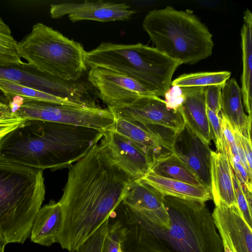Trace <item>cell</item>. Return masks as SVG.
Returning <instances> with one entry per match:
<instances>
[{
	"label": "cell",
	"mask_w": 252,
	"mask_h": 252,
	"mask_svg": "<svg viewBox=\"0 0 252 252\" xmlns=\"http://www.w3.org/2000/svg\"><path fill=\"white\" fill-rule=\"evenodd\" d=\"M68 168L59 201L63 224L58 243L70 251L82 245L110 218L134 180L98 143Z\"/></svg>",
	"instance_id": "cell-1"
},
{
	"label": "cell",
	"mask_w": 252,
	"mask_h": 252,
	"mask_svg": "<svg viewBox=\"0 0 252 252\" xmlns=\"http://www.w3.org/2000/svg\"><path fill=\"white\" fill-rule=\"evenodd\" d=\"M170 227L163 229L122 202L113 216L121 227L122 252H223L205 202L164 196Z\"/></svg>",
	"instance_id": "cell-2"
},
{
	"label": "cell",
	"mask_w": 252,
	"mask_h": 252,
	"mask_svg": "<svg viewBox=\"0 0 252 252\" xmlns=\"http://www.w3.org/2000/svg\"><path fill=\"white\" fill-rule=\"evenodd\" d=\"M103 133L85 126L26 120L0 141V159L42 171L69 168Z\"/></svg>",
	"instance_id": "cell-3"
},
{
	"label": "cell",
	"mask_w": 252,
	"mask_h": 252,
	"mask_svg": "<svg viewBox=\"0 0 252 252\" xmlns=\"http://www.w3.org/2000/svg\"><path fill=\"white\" fill-rule=\"evenodd\" d=\"M43 171L0 159V241L23 244L44 200Z\"/></svg>",
	"instance_id": "cell-4"
},
{
	"label": "cell",
	"mask_w": 252,
	"mask_h": 252,
	"mask_svg": "<svg viewBox=\"0 0 252 252\" xmlns=\"http://www.w3.org/2000/svg\"><path fill=\"white\" fill-rule=\"evenodd\" d=\"M142 26L155 48L182 64L196 63L212 54V34L189 11L170 6L154 9L146 15Z\"/></svg>",
	"instance_id": "cell-5"
},
{
	"label": "cell",
	"mask_w": 252,
	"mask_h": 252,
	"mask_svg": "<svg viewBox=\"0 0 252 252\" xmlns=\"http://www.w3.org/2000/svg\"><path fill=\"white\" fill-rule=\"evenodd\" d=\"M87 67L104 68L119 72L139 82L155 93L164 96L171 87L172 78L182 63L152 47L135 44L103 42L86 52Z\"/></svg>",
	"instance_id": "cell-6"
},
{
	"label": "cell",
	"mask_w": 252,
	"mask_h": 252,
	"mask_svg": "<svg viewBox=\"0 0 252 252\" xmlns=\"http://www.w3.org/2000/svg\"><path fill=\"white\" fill-rule=\"evenodd\" d=\"M19 54L41 72L66 81H77L87 69L82 44L41 23L17 43Z\"/></svg>",
	"instance_id": "cell-7"
},
{
	"label": "cell",
	"mask_w": 252,
	"mask_h": 252,
	"mask_svg": "<svg viewBox=\"0 0 252 252\" xmlns=\"http://www.w3.org/2000/svg\"><path fill=\"white\" fill-rule=\"evenodd\" d=\"M0 79L68 99L81 107L95 105L96 92L88 82L66 81L43 73L28 63L0 66Z\"/></svg>",
	"instance_id": "cell-8"
},
{
	"label": "cell",
	"mask_w": 252,
	"mask_h": 252,
	"mask_svg": "<svg viewBox=\"0 0 252 252\" xmlns=\"http://www.w3.org/2000/svg\"><path fill=\"white\" fill-rule=\"evenodd\" d=\"M15 114L26 120L82 126L103 131L112 129L116 120L108 108L80 107L33 100H25Z\"/></svg>",
	"instance_id": "cell-9"
},
{
	"label": "cell",
	"mask_w": 252,
	"mask_h": 252,
	"mask_svg": "<svg viewBox=\"0 0 252 252\" xmlns=\"http://www.w3.org/2000/svg\"><path fill=\"white\" fill-rule=\"evenodd\" d=\"M88 82L108 108L129 105L143 96L156 95L147 87L125 74L101 68H90Z\"/></svg>",
	"instance_id": "cell-10"
},
{
	"label": "cell",
	"mask_w": 252,
	"mask_h": 252,
	"mask_svg": "<svg viewBox=\"0 0 252 252\" xmlns=\"http://www.w3.org/2000/svg\"><path fill=\"white\" fill-rule=\"evenodd\" d=\"M109 109L115 119L122 118L144 125L158 126L175 133L180 130L185 125L180 110L175 112L168 109L164 100L156 95L141 96L128 105Z\"/></svg>",
	"instance_id": "cell-11"
},
{
	"label": "cell",
	"mask_w": 252,
	"mask_h": 252,
	"mask_svg": "<svg viewBox=\"0 0 252 252\" xmlns=\"http://www.w3.org/2000/svg\"><path fill=\"white\" fill-rule=\"evenodd\" d=\"M212 150L185 124L175 133L172 152L201 185L211 191L210 166Z\"/></svg>",
	"instance_id": "cell-12"
},
{
	"label": "cell",
	"mask_w": 252,
	"mask_h": 252,
	"mask_svg": "<svg viewBox=\"0 0 252 252\" xmlns=\"http://www.w3.org/2000/svg\"><path fill=\"white\" fill-rule=\"evenodd\" d=\"M100 144L114 162L134 180L150 171L154 161L141 148L113 129L105 130Z\"/></svg>",
	"instance_id": "cell-13"
},
{
	"label": "cell",
	"mask_w": 252,
	"mask_h": 252,
	"mask_svg": "<svg viewBox=\"0 0 252 252\" xmlns=\"http://www.w3.org/2000/svg\"><path fill=\"white\" fill-rule=\"evenodd\" d=\"M113 129L143 149L154 162L172 153L175 132L163 127L116 118Z\"/></svg>",
	"instance_id": "cell-14"
},
{
	"label": "cell",
	"mask_w": 252,
	"mask_h": 252,
	"mask_svg": "<svg viewBox=\"0 0 252 252\" xmlns=\"http://www.w3.org/2000/svg\"><path fill=\"white\" fill-rule=\"evenodd\" d=\"M125 3H115L102 0L83 2H63L50 5L51 18L59 19L68 15L72 22L81 20L99 22L129 20L134 10Z\"/></svg>",
	"instance_id": "cell-15"
},
{
	"label": "cell",
	"mask_w": 252,
	"mask_h": 252,
	"mask_svg": "<svg viewBox=\"0 0 252 252\" xmlns=\"http://www.w3.org/2000/svg\"><path fill=\"white\" fill-rule=\"evenodd\" d=\"M222 243L234 252H252V230L237 205L219 202L212 214Z\"/></svg>",
	"instance_id": "cell-16"
},
{
	"label": "cell",
	"mask_w": 252,
	"mask_h": 252,
	"mask_svg": "<svg viewBox=\"0 0 252 252\" xmlns=\"http://www.w3.org/2000/svg\"><path fill=\"white\" fill-rule=\"evenodd\" d=\"M163 197L153 187L137 180L129 185L122 202L136 209L161 228L168 229L170 221Z\"/></svg>",
	"instance_id": "cell-17"
},
{
	"label": "cell",
	"mask_w": 252,
	"mask_h": 252,
	"mask_svg": "<svg viewBox=\"0 0 252 252\" xmlns=\"http://www.w3.org/2000/svg\"><path fill=\"white\" fill-rule=\"evenodd\" d=\"M185 99L179 109L184 123L209 145L212 139L206 113L205 87L182 88Z\"/></svg>",
	"instance_id": "cell-18"
},
{
	"label": "cell",
	"mask_w": 252,
	"mask_h": 252,
	"mask_svg": "<svg viewBox=\"0 0 252 252\" xmlns=\"http://www.w3.org/2000/svg\"><path fill=\"white\" fill-rule=\"evenodd\" d=\"M63 224L61 206L59 201L51 200L36 214L31 229V241L47 247L58 243Z\"/></svg>",
	"instance_id": "cell-19"
},
{
	"label": "cell",
	"mask_w": 252,
	"mask_h": 252,
	"mask_svg": "<svg viewBox=\"0 0 252 252\" xmlns=\"http://www.w3.org/2000/svg\"><path fill=\"white\" fill-rule=\"evenodd\" d=\"M241 88L234 78L228 79L222 86L220 114L233 129L251 139L252 119L244 112Z\"/></svg>",
	"instance_id": "cell-20"
},
{
	"label": "cell",
	"mask_w": 252,
	"mask_h": 252,
	"mask_svg": "<svg viewBox=\"0 0 252 252\" xmlns=\"http://www.w3.org/2000/svg\"><path fill=\"white\" fill-rule=\"evenodd\" d=\"M211 192L215 204L219 202L236 205L232 170L228 158L212 151L210 166Z\"/></svg>",
	"instance_id": "cell-21"
},
{
	"label": "cell",
	"mask_w": 252,
	"mask_h": 252,
	"mask_svg": "<svg viewBox=\"0 0 252 252\" xmlns=\"http://www.w3.org/2000/svg\"><path fill=\"white\" fill-rule=\"evenodd\" d=\"M164 196L205 202L212 199L210 190L180 181L166 178L149 171L140 179Z\"/></svg>",
	"instance_id": "cell-22"
},
{
	"label": "cell",
	"mask_w": 252,
	"mask_h": 252,
	"mask_svg": "<svg viewBox=\"0 0 252 252\" xmlns=\"http://www.w3.org/2000/svg\"><path fill=\"white\" fill-rule=\"evenodd\" d=\"M241 37L243 63L241 92L245 110L252 119V14L248 8L244 12Z\"/></svg>",
	"instance_id": "cell-23"
},
{
	"label": "cell",
	"mask_w": 252,
	"mask_h": 252,
	"mask_svg": "<svg viewBox=\"0 0 252 252\" xmlns=\"http://www.w3.org/2000/svg\"><path fill=\"white\" fill-rule=\"evenodd\" d=\"M155 174L198 187H203L172 153L156 160L151 170Z\"/></svg>",
	"instance_id": "cell-24"
},
{
	"label": "cell",
	"mask_w": 252,
	"mask_h": 252,
	"mask_svg": "<svg viewBox=\"0 0 252 252\" xmlns=\"http://www.w3.org/2000/svg\"><path fill=\"white\" fill-rule=\"evenodd\" d=\"M0 91L3 93L6 97L18 95L23 97L25 100L47 101L80 106L68 99L61 98L33 88L0 79Z\"/></svg>",
	"instance_id": "cell-25"
},
{
	"label": "cell",
	"mask_w": 252,
	"mask_h": 252,
	"mask_svg": "<svg viewBox=\"0 0 252 252\" xmlns=\"http://www.w3.org/2000/svg\"><path fill=\"white\" fill-rule=\"evenodd\" d=\"M230 76L231 72L227 71L185 73L172 81L171 86L189 88L223 86L229 79Z\"/></svg>",
	"instance_id": "cell-26"
},
{
	"label": "cell",
	"mask_w": 252,
	"mask_h": 252,
	"mask_svg": "<svg viewBox=\"0 0 252 252\" xmlns=\"http://www.w3.org/2000/svg\"><path fill=\"white\" fill-rule=\"evenodd\" d=\"M17 43L9 26L0 17V66L24 63L19 54Z\"/></svg>",
	"instance_id": "cell-27"
},
{
	"label": "cell",
	"mask_w": 252,
	"mask_h": 252,
	"mask_svg": "<svg viewBox=\"0 0 252 252\" xmlns=\"http://www.w3.org/2000/svg\"><path fill=\"white\" fill-rule=\"evenodd\" d=\"M206 113L210 127L211 137L214 141L217 152L223 154L227 158L226 145L221 128L220 116L207 107Z\"/></svg>",
	"instance_id": "cell-28"
},
{
	"label": "cell",
	"mask_w": 252,
	"mask_h": 252,
	"mask_svg": "<svg viewBox=\"0 0 252 252\" xmlns=\"http://www.w3.org/2000/svg\"><path fill=\"white\" fill-rule=\"evenodd\" d=\"M109 219L77 249L68 252H102L103 242L108 233Z\"/></svg>",
	"instance_id": "cell-29"
},
{
	"label": "cell",
	"mask_w": 252,
	"mask_h": 252,
	"mask_svg": "<svg viewBox=\"0 0 252 252\" xmlns=\"http://www.w3.org/2000/svg\"><path fill=\"white\" fill-rule=\"evenodd\" d=\"M232 178L236 205L246 222L252 227V204L248 201L241 183L233 170Z\"/></svg>",
	"instance_id": "cell-30"
},
{
	"label": "cell",
	"mask_w": 252,
	"mask_h": 252,
	"mask_svg": "<svg viewBox=\"0 0 252 252\" xmlns=\"http://www.w3.org/2000/svg\"><path fill=\"white\" fill-rule=\"evenodd\" d=\"M121 227L117 220L111 223L109 222L108 233L104 239L102 252H119L121 250Z\"/></svg>",
	"instance_id": "cell-31"
},
{
	"label": "cell",
	"mask_w": 252,
	"mask_h": 252,
	"mask_svg": "<svg viewBox=\"0 0 252 252\" xmlns=\"http://www.w3.org/2000/svg\"><path fill=\"white\" fill-rule=\"evenodd\" d=\"M221 85L205 87V98L206 107L216 114L220 111Z\"/></svg>",
	"instance_id": "cell-32"
},
{
	"label": "cell",
	"mask_w": 252,
	"mask_h": 252,
	"mask_svg": "<svg viewBox=\"0 0 252 252\" xmlns=\"http://www.w3.org/2000/svg\"><path fill=\"white\" fill-rule=\"evenodd\" d=\"M163 97L166 107L175 112L179 110L185 99L182 88L176 86L171 87Z\"/></svg>",
	"instance_id": "cell-33"
},
{
	"label": "cell",
	"mask_w": 252,
	"mask_h": 252,
	"mask_svg": "<svg viewBox=\"0 0 252 252\" xmlns=\"http://www.w3.org/2000/svg\"><path fill=\"white\" fill-rule=\"evenodd\" d=\"M25 120H26L16 115L0 119V141L8 133L16 128Z\"/></svg>",
	"instance_id": "cell-34"
},
{
	"label": "cell",
	"mask_w": 252,
	"mask_h": 252,
	"mask_svg": "<svg viewBox=\"0 0 252 252\" xmlns=\"http://www.w3.org/2000/svg\"><path fill=\"white\" fill-rule=\"evenodd\" d=\"M241 144L250 169L252 170V140L234 130Z\"/></svg>",
	"instance_id": "cell-35"
},
{
	"label": "cell",
	"mask_w": 252,
	"mask_h": 252,
	"mask_svg": "<svg viewBox=\"0 0 252 252\" xmlns=\"http://www.w3.org/2000/svg\"><path fill=\"white\" fill-rule=\"evenodd\" d=\"M15 115L12 113L8 104L0 102V119L11 117Z\"/></svg>",
	"instance_id": "cell-36"
},
{
	"label": "cell",
	"mask_w": 252,
	"mask_h": 252,
	"mask_svg": "<svg viewBox=\"0 0 252 252\" xmlns=\"http://www.w3.org/2000/svg\"><path fill=\"white\" fill-rule=\"evenodd\" d=\"M224 252H234L227 246L222 244Z\"/></svg>",
	"instance_id": "cell-37"
},
{
	"label": "cell",
	"mask_w": 252,
	"mask_h": 252,
	"mask_svg": "<svg viewBox=\"0 0 252 252\" xmlns=\"http://www.w3.org/2000/svg\"><path fill=\"white\" fill-rule=\"evenodd\" d=\"M5 245L0 241V252H4Z\"/></svg>",
	"instance_id": "cell-38"
}]
</instances>
